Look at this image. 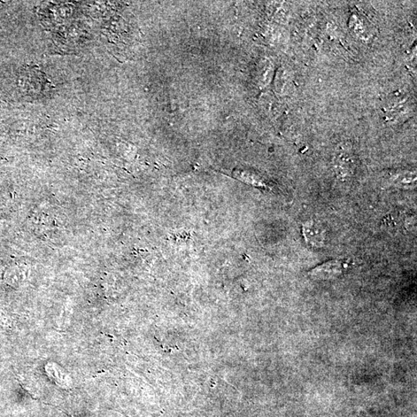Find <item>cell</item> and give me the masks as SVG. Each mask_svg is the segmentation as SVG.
<instances>
[{
    "label": "cell",
    "mask_w": 417,
    "mask_h": 417,
    "mask_svg": "<svg viewBox=\"0 0 417 417\" xmlns=\"http://www.w3.org/2000/svg\"><path fill=\"white\" fill-rule=\"evenodd\" d=\"M344 269L343 263L339 260H331L317 267L311 272V274L319 279H330L341 274Z\"/></svg>",
    "instance_id": "obj_1"
},
{
    "label": "cell",
    "mask_w": 417,
    "mask_h": 417,
    "mask_svg": "<svg viewBox=\"0 0 417 417\" xmlns=\"http://www.w3.org/2000/svg\"><path fill=\"white\" fill-rule=\"evenodd\" d=\"M335 165L336 172L339 176L352 175L355 166L353 154L347 150L338 152L336 157Z\"/></svg>",
    "instance_id": "obj_2"
},
{
    "label": "cell",
    "mask_w": 417,
    "mask_h": 417,
    "mask_svg": "<svg viewBox=\"0 0 417 417\" xmlns=\"http://www.w3.org/2000/svg\"><path fill=\"white\" fill-rule=\"evenodd\" d=\"M350 27L352 32L362 40H366L370 37L369 27L364 19H362L359 15H352Z\"/></svg>",
    "instance_id": "obj_3"
},
{
    "label": "cell",
    "mask_w": 417,
    "mask_h": 417,
    "mask_svg": "<svg viewBox=\"0 0 417 417\" xmlns=\"http://www.w3.org/2000/svg\"><path fill=\"white\" fill-rule=\"evenodd\" d=\"M416 173L411 172H403L394 176L393 183L398 187H406L416 182Z\"/></svg>",
    "instance_id": "obj_4"
},
{
    "label": "cell",
    "mask_w": 417,
    "mask_h": 417,
    "mask_svg": "<svg viewBox=\"0 0 417 417\" xmlns=\"http://www.w3.org/2000/svg\"><path fill=\"white\" fill-rule=\"evenodd\" d=\"M304 232L306 239H309V242L316 244L321 241L322 234L318 227H315V226L310 224V225L305 226Z\"/></svg>",
    "instance_id": "obj_5"
}]
</instances>
